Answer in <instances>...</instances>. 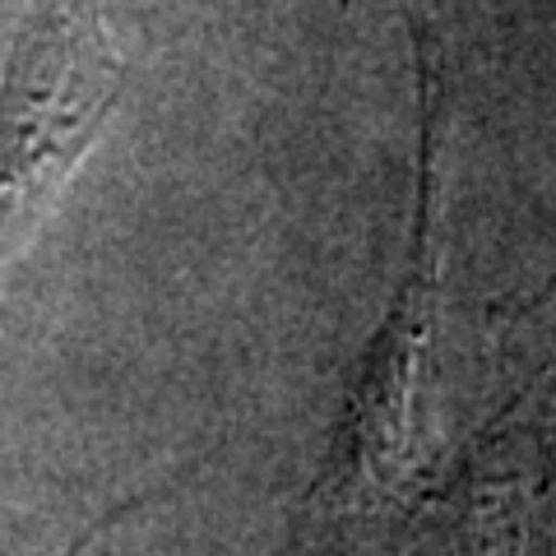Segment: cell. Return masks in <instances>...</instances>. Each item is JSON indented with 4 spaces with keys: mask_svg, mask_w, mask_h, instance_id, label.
<instances>
[{
    "mask_svg": "<svg viewBox=\"0 0 556 556\" xmlns=\"http://www.w3.org/2000/svg\"><path fill=\"white\" fill-rule=\"evenodd\" d=\"M121 51L93 10L47 0L0 79V274L42 228L121 98Z\"/></svg>",
    "mask_w": 556,
    "mask_h": 556,
    "instance_id": "obj_1",
    "label": "cell"
}]
</instances>
